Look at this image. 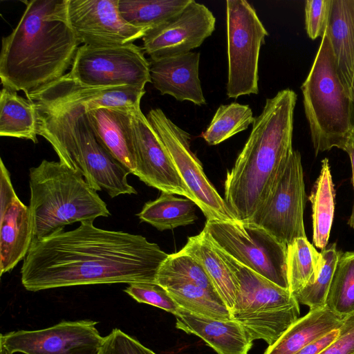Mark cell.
Returning <instances> with one entry per match:
<instances>
[{"label":"cell","mask_w":354,"mask_h":354,"mask_svg":"<svg viewBox=\"0 0 354 354\" xmlns=\"http://www.w3.org/2000/svg\"><path fill=\"white\" fill-rule=\"evenodd\" d=\"M169 254L142 235L98 228L84 221L77 228L35 239L21 268L26 290L93 284L156 283Z\"/></svg>","instance_id":"cell-1"},{"label":"cell","mask_w":354,"mask_h":354,"mask_svg":"<svg viewBox=\"0 0 354 354\" xmlns=\"http://www.w3.org/2000/svg\"><path fill=\"white\" fill-rule=\"evenodd\" d=\"M24 2L17 25L2 38L0 77L3 87L28 99L66 75L82 43L69 24L67 0Z\"/></svg>","instance_id":"cell-2"},{"label":"cell","mask_w":354,"mask_h":354,"mask_svg":"<svg viewBox=\"0 0 354 354\" xmlns=\"http://www.w3.org/2000/svg\"><path fill=\"white\" fill-rule=\"evenodd\" d=\"M297 94L290 88L268 98L251 133L227 173L225 201L241 222H249L271 194L293 151Z\"/></svg>","instance_id":"cell-3"},{"label":"cell","mask_w":354,"mask_h":354,"mask_svg":"<svg viewBox=\"0 0 354 354\" xmlns=\"http://www.w3.org/2000/svg\"><path fill=\"white\" fill-rule=\"evenodd\" d=\"M37 133L53 147L59 162L80 173L95 191L111 198L136 194L130 172L100 144L82 106L37 108Z\"/></svg>","instance_id":"cell-4"},{"label":"cell","mask_w":354,"mask_h":354,"mask_svg":"<svg viewBox=\"0 0 354 354\" xmlns=\"http://www.w3.org/2000/svg\"><path fill=\"white\" fill-rule=\"evenodd\" d=\"M30 205L35 239H43L75 222L111 213L105 202L78 172L61 162L43 160L30 169Z\"/></svg>","instance_id":"cell-5"},{"label":"cell","mask_w":354,"mask_h":354,"mask_svg":"<svg viewBox=\"0 0 354 354\" xmlns=\"http://www.w3.org/2000/svg\"><path fill=\"white\" fill-rule=\"evenodd\" d=\"M301 89L315 154L334 147L344 150L353 138L351 100L326 33Z\"/></svg>","instance_id":"cell-6"},{"label":"cell","mask_w":354,"mask_h":354,"mask_svg":"<svg viewBox=\"0 0 354 354\" xmlns=\"http://www.w3.org/2000/svg\"><path fill=\"white\" fill-rule=\"evenodd\" d=\"M212 244L234 277L236 292L231 311L232 319L243 326L252 342L263 339L268 346L272 345L299 319V303L289 290Z\"/></svg>","instance_id":"cell-7"},{"label":"cell","mask_w":354,"mask_h":354,"mask_svg":"<svg viewBox=\"0 0 354 354\" xmlns=\"http://www.w3.org/2000/svg\"><path fill=\"white\" fill-rule=\"evenodd\" d=\"M202 232L237 261L288 290L287 245L264 229L249 222L207 220Z\"/></svg>","instance_id":"cell-8"},{"label":"cell","mask_w":354,"mask_h":354,"mask_svg":"<svg viewBox=\"0 0 354 354\" xmlns=\"http://www.w3.org/2000/svg\"><path fill=\"white\" fill-rule=\"evenodd\" d=\"M228 57L227 95L258 94L259 57L268 32L254 7L245 0L226 1Z\"/></svg>","instance_id":"cell-9"},{"label":"cell","mask_w":354,"mask_h":354,"mask_svg":"<svg viewBox=\"0 0 354 354\" xmlns=\"http://www.w3.org/2000/svg\"><path fill=\"white\" fill-rule=\"evenodd\" d=\"M147 118L159 136L194 201L207 220L238 221L206 176L190 148V135L174 124L160 109H151Z\"/></svg>","instance_id":"cell-10"},{"label":"cell","mask_w":354,"mask_h":354,"mask_svg":"<svg viewBox=\"0 0 354 354\" xmlns=\"http://www.w3.org/2000/svg\"><path fill=\"white\" fill-rule=\"evenodd\" d=\"M69 76L91 86L128 85L145 89L151 82L150 63L143 48L133 43L97 46L83 44L75 56Z\"/></svg>","instance_id":"cell-11"},{"label":"cell","mask_w":354,"mask_h":354,"mask_svg":"<svg viewBox=\"0 0 354 354\" xmlns=\"http://www.w3.org/2000/svg\"><path fill=\"white\" fill-rule=\"evenodd\" d=\"M306 191L301 154L293 150L271 194L249 223L267 231L286 245L306 238Z\"/></svg>","instance_id":"cell-12"},{"label":"cell","mask_w":354,"mask_h":354,"mask_svg":"<svg viewBox=\"0 0 354 354\" xmlns=\"http://www.w3.org/2000/svg\"><path fill=\"white\" fill-rule=\"evenodd\" d=\"M91 319L62 321L46 328L1 334L0 343L12 353L97 354L103 343Z\"/></svg>","instance_id":"cell-13"},{"label":"cell","mask_w":354,"mask_h":354,"mask_svg":"<svg viewBox=\"0 0 354 354\" xmlns=\"http://www.w3.org/2000/svg\"><path fill=\"white\" fill-rule=\"evenodd\" d=\"M69 24L82 44L106 46L132 44L149 29L127 22L119 0H67Z\"/></svg>","instance_id":"cell-14"},{"label":"cell","mask_w":354,"mask_h":354,"mask_svg":"<svg viewBox=\"0 0 354 354\" xmlns=\"http://www.w3.org/2000/svg\"><path fill=\"white\" fill-rule=\"evenodd\" d=\"M130 112L136 161L135 176L162 192L183 196L194 201L164 144L142 113L140 104L131 106Z\"/></svg>","instance_id":"cell-15"},{"label":"cell","mask_w":354,"mask_h":354,"mask_svg":"<svg viewBox=\"0 0 354 354\" xmlns=\"http://www.w3.org/2000/svg\"><path fill=\"white\" fill-rule=\"evenodd\" d=\"M215 23L209 9L192 0L180 13L149 30L142 38V48L151 60L189 53L213 33Z\"/></svg>","instance_id":"cell-16"},{"label":"cell","mask_w":354,"mask_h":354,"mask_svg":"<svg viewBox=\"0 0 354 354\" xmlns=\"http://www.w3.org/2000/svg\"><path fill=\"white\" fill-rule=\"evenodd\" d=\"M145 93V89L128 85L88 86L66 73L58 80L31 95L28 100L37 108L50 109L82 106L87 112L102 107L140 105Z\"/></svg>","instance_id":"cell-17"},{"label":"cell","mask_w":354,"mask_h":354,"mask_svg":"<svg viewBox=\"0 0 354 354\" xmlns=\"http://www.w3.org/2000/svg\"><path fill=\"white\" fill-rule=\"evenodd\" d=\"M0 275L26 257L35 236L29 206L18 198L10 174L0 163Z\"/></svg>","instance_id":"cell-18"},{"label":"cell","mask_w":354,"mask_h":354,"mask_svg":"<svg viewBox=\"0 0 354 354\" xmlns=\"http://www.w3.org/2000/svg\"><path fill=\"white\" fill-rule=\"evenodd\" d=\"M200 53L149 59L151 83L162 95H169L178 101L206 104L198 76Z\"/></svg>","instance_id":"cell-19"},{"label":"cell","mask_w":354,"mask_h":354,"mask_svg":"<svg viewBox=\"0 0 354 354\" xmlns=\"http://www.w3.org/2000/svg\"><path fill=\"white\" fill-rule=\"evenodd\" d=\"M131 107H102L86 112L90 124L103 147L130 174L135 175Z\"/></svg>","instance_id":"cell-20"},{"label":"cell","mask_w":354,"mask_h":354,"mask_svg":"<svg viewBox=\"0 0 354 354\" xmlns=\"http://www.w3.org/2000/svg\"><path fill=\"white\" fill-rule=\"evenodd\" d=\"M176 327L203 339L218 354H248L253 342L234 319H214L180 307L174 315Z\"/></svg>","instance_id":"cell-21"},{"label":"cell","mask_w":354,"mask_h":354,"mask_svg":"<svg viewBox=\"0 0 354 354\" xmlns=\"http://www.w3.org/2000/svg\"><path fill=\"white\" fill-rule=\"evenodd\" d=\"M325 33L330 41L342 84L351 100L354 77V0H332Z\"/></svg>","instance_id":"cell-22"},{"label":"cell","mask_w":354,"mask_h":354,"mask_svg":"<svg viewBox=\"0 0 354 354\" xmlns=\"http://www.w3.org/2000/svg\"><path fill=\"white\" fill-rule=\"evenodd\" d=\"M345 318L328 307L310 310L299 318L263 354H295L306 345L342 326Z\"/></svg>","instance_id":"cell-23"},{"label":"cell","mask_w":354,"mask_h":354,"mask_svg":"<svg viewBox=\"0 0 354 354\" xmlns=\"http://www.w3.org/2000/svg\"><path fill=\"white\" fill-rule=\"evenodd\" d=\"M180 251L192 256L201 265L218 296L231 312L236 301L234 277L205 234L201 232L188 237Z\"/></svg>","instance_id":"cell-24"},{"label":"cell","mask_w":354,"mask_h":354,"mask_svg":"<svg viewBox=\"0 0 354 354\" xmlns=\"http://www.w3.org/2000/svg\"><path fill=\"white\" fill-rule=\"evenodd\" d=\"M37 109L35 103L3 87L0 93V136L37 143Z\"/></svg>","instance_id":"cell-25"},{"label":"cell","mask_w":354,"mask_h":354,"mask_svg":"<svg viewBox=\"0 0 354 354\" xmlns=\"http://www.w3.org/2000/svg\"><path fill=\"white\" fill-rule=\"evenodd\" d=\"M335 192L328 158L322 160L319 175L308 199L312 204L313 241L314 245L324 250L328 245L335 211Z\"/></svg>","instance_id":"cell-26"},{"label":"cell","mask_w":354,"mask_h":354,"mask_svg":"<svg viewBox=\"0 0 354 354\" xmlns=\"http://www.w3.org/2000/svg\"><path fill=\"white\" fill-rule=\"evenodd\" d=\"M195 205L189 198L162 192L156 200L147 202L137 216L141 221L164 231L193 224L197 219Z\"/></svg>","instance_id":"cell-27"},{"label":"cell","mask_w":354,"mask_h":354,"mask_svg":"<svg viewBox=\"0 0 354 354\" xmlns=\"http://www.w3.org/2000/svg\"><path fill=\"white\" fill-rule=\"evenodd\" d=\"M192 1L119 0V10L131 25L150 30L180 13Z\"/></svg>","instance_id":"cell-28"},{"label":"cell","mask_w":354,"mask_h":354,"mask_svg":"<svg viewBox=\"0 0 354 354\" xmlns=\"http://www.w3.org/2000/svg\"><path fill=\"white\" fill-rule=\"evenodd\" d=\"M322 257L307 238H298L287 245L288 290L294 295L317 277Z\"/></svg>","instance_id":"cell-29"},{"label":"cell","mask_w":354,"mask_h":354,"mask_svg":"<svg viewBox=\"0 0 354 354\" xmlns=\"http://www.w3.org/2000/svg\"><path fill=\"white\" fill-rule=\"evenodd\" d=\"M179 307L214 319H232L230 310L221 297L196 285L177 282L164 286Z\"/></svg>","instance_id":"cell-30"},{"label":"cell","mask_w":354,"mask_h":354,"mask_svg":"<svg viewBox=\"0 0 354 354\" xmlns=\"http://www.w3.org/2000/svg\"><path fill=\"white\" fill-rule=\"evenodd\" d=\"M254 118L248 105L236 102L221 104L202 137L209 145H218L247 129L253 124Z\"/></svg>","instance_id":"cell-31"},{"label":"cell","mask_w":354,"mask_h":354,"mask_svg":"<svg viewBox=\"0 0 354 354\" xmlns=\"http://www.w3.org/2000/svg\"><path fill=\"white\" fill-rule=\"evenodd\" d=\"M177 282L190 283L218 295L201 265L180 250L168 255L156 278V283L161 286Z\"/></svg>","instance_id":"cell-32"},{"label":"cell","mask_w":354,"mask_h":354,"mask_svg":"<svg viewBox=\"0 0 354 354\" xmlns=\"http://www.w3.org/2000/svg\"><path fill=\"white\" fill-rule=\"evenodd\" d=\"M326 306L345 318L354 314V252L342 253L337 262Z\"/></svg>","instance_id":"cell-33"},{"label":"cell","mask_w":354,"mask_h":354,"mask_svg":"<svg viewBox=\"0 0 354 354\" xmlns=\"http://www.w3.org/2000/svg\"><path fill=\"white\" fill-rule=\"evenodd\" d=\"M322 261L315 281L293 295L297 302L308 306L310 310L326 306V301L339 259L342 252L335 243L327 245L321 252Z\"/></svg>","instance_id":"cell-34"},{"label":"cell","mask_w":354,"mask_h":354,"mask_svg":"<svg viewBox=\"0 0 354 354\" xmlns=\"http://www.w3.org/2000/svg\"><path fill=\"white\" fill-rule=\"evenodd\" d=\"M124 291L139 303L160 308L173 315L180 308L167 290L156 283H131Z\"/></svg>","instance_id":"cell-35"},{"label":"cell","mask_w":354,"mask_h":354,"mask_svg":"<svg viewBox=\"0 0 354 354\" xmlns=\"http://www.w3.org/2000/svg\"><path fill=\"white\" fill-rule=\"evenodd\" d=\"M332 0H308L305 5V26L311 39L322 37L330 19Z\"/></svg>","instance_id":"cell-36"},{"label":"cell","mask_w":354,"mask_h":354,"mask_svg":"<svg viewBox=\"0 0 354 354\" xmlns=\"http://www.w3.org/2000/svg\"><path fill=\"white\" fill-rule=\"evenodd\" d=\"M97 354H157L119 328L104 338Z\"/></svg>","instance_id":"cell-37"},{"label":"cell","mask_w":354,"mask_h":354,"mask_svg":"<svg viewBox=\"0 0 354 354\" xmlns=\"http://www.w3.org/2000/svg\"><path fill=\"white\" fill-rule=\"evenodd\" d=\"M319 354H354V314L345 317L338 337Z\"/></svg>","instance_id":"cell-38"},{"label":"cell","mask_w":354,"mask_h":354,"mask_svg":"<svg viewBox=\"0 0 354 354\" xmlns=\"http://www.w3.org/2000/svg\"><path fill=\"white\" fill-rule=\"evenodd\" d=\"M340 328L335 329L319 339L306 345L295 354H319L339 335Z\"/></svg>","instance_id":"cell-39"},{"label":"cell","mask_w":354,"mask_h":354,"mask_svg":"<svg viewBox=\"0 0 354 354\" xmlns=\"http://www.w3.org/2000/svg\"><path fill=\"white\" fill-rule=\"evenodd\" d=\"M346 151L351 160V167H352V183L353 186V190H354V141L351 140L347 145L346 146L344 150ZM348 224L353 228H354V203L353 206V209L351 214L349 217Z\"/></svg>","instance_id":"cell-40"},{"label":"cell","mask_w":354,"mask_h":354,"mask_svg":"<svg viewBox=\"0 0 354 354\" xmlns=\"http://www.w3.org/2000/svg\"><path fill=\"white\" fill-rule=\"evenodd\" d=\"M351 124L353 127V138L352 140L354 141V77L351 88Z\"/></svg>","instance_id":"cell-41"},{"label":"cell","mask_w":354,"mask_h":354,"mask_svg":"<svg viewBox=\"0 0 354 354\" xmlns=\"http://www.w3.org/2000/svg\"><path fill=\"white\" fill-rule=\"evenodd\" d=\"M0 354H13L10 352L4 346L0 343Z\"/></svg>","instance_id":"cell-42"}]
</instances>
